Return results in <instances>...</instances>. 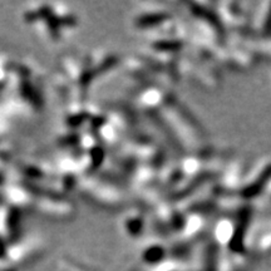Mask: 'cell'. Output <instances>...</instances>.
<instances>
[{
    "instance_id": "1",
    "label": "cell",
    "mask_w": 271,
    "mask_h": 271,
    "mask_svg": "<svg viewBox=\"0 0 271 271\" xmlns=\"http://www.w3.org/2000/svg\"><path fill=\"white\" fill-rule=\"evenodd\" d=\"M162 255H164L162 249H152L147 251V254L144 255V259H146L147 262H157L159 259H162Z\"/></svg>"
}]
</instances>
